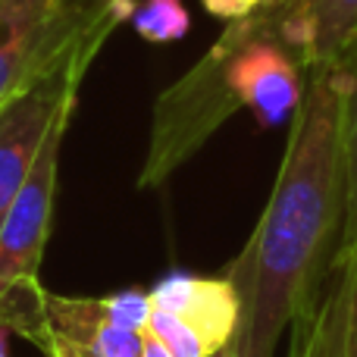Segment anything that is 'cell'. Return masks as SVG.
<instances>
[{
	"mask_svg": "<svg viewBox=\"0 0 357 357\" xmlns=\"http://www.w3.org/2000/svg\"><path fill=\"white\" fill-rule=\"evenodd\" d=\"M345 220L342 75L335 63L304 69V94L289 126L279 176L245 248L226 273L241 298L232 345L273 357L335 257Z\"/></svg>",
	"mask_w": 357,
	"mask_h": 357,
	"instance_id": "6da1fadb",
	"label": "cell"
},
{
	"mask_svg": "<svg viewBox=\"0 0 357 357\" xmlns=\"http://www.w3.org/2000/svg\"><path fill=\"white\" fill-rule=\"evenodd\" d=\"M151 310V291L142 289L104 298H69L41 289L6 329L47 357H142Z\"/></svg>",
	"mask_w": 357,
	"mask_h": 357,
	"instance_id": "7a4b0ae2",
	"label": "cell"
},
{
	"mask_svg": "<svg viewBox=\"0 0 357 357\" xmlns=\"http://www.w3.org/2000/svg\"><path fill=\"white\" fill-rule=\"evenodd\" d=\"M129 13L132 0H110L91 16L66 0H0V113Z\"/></svg>",
	"mask_w": 357,
	"mask_h": 357,
	"instance_id": "3957f363",
	"label": "cell"
},
{
	"mask_svg": "<svg viewBox=\"0 0 357 357\" xmlns=\"http://www.w3.org/2000/svg\"><path fill=\"white\" fill-rule=\"evenodd\" d=\"M75 104L56 116L35 167L25 185L13 197L3 222H0V323L29 307L38 298L41 285V257L54 220L56 176H60V148L66 138Z\"/></svg>",
	"mask_w": 357,
	"mask_h": 357,
	"instance_id": "277c9868",
	"label": "cell"
},
{
	"mask_svg": "<svg viewBox=\"0 0 357 357\" xmlns=\"http://www.w3.org/2000/svg\"><path fill=\"white\" fill-rule=\"evenodd\" d=\"M148 333L176 357H213L232 345L241 323V298L226 273H173L151 289Z\"/></svg>",
	"mask_w": 357,
	"mask_h": 357,
	"instance_id": "5b68a950",
	"label": "cell"
},
{
	"mask_svg": "<svg viewBox=\"0 0 357 357\" xmlns=\"http://www.w3.org/2000/svg\"><path fill=\"white\" fill-rule=\"evenodd\" d=\"M289 357H357V260L335 254L289 326Z\"/></svg>",
	"mask_w": 357,
	"mask_h": 357,
	"instance_id": "8992f818",
	"label": "cell"
},
{
	"mask_svg": "<svg viewBox=\"0 0 357 357\" xmlns=\"http://www.w3.org/2000/svg\"><path fill=\"white\" fill-rule=\"evenodd\" d=\"M282 38L304 69L335 63L357 35V0H273Z\"/></svg>",
	"mask_w": 357,
	"mask_h": 357,
	"instance_id": "52a82bcc",
	"label": "cell"
},
{
	"mask_svg": "<svg viewBox=\"0 0 357 357\" xmlns=\"http://www.w3.org/2000/svg\"><path fill=\"white\" fill-rule=\"evenodd\" d=\"M342 75V148H345V220L339 235V257L357 260V35L335 60Z\"/></svg>",
	"mask_w": 357,
	"mask_h": 357,
	"instance_id": "ba28073f",
	"label": "cell"
},
{
	"mask_svg": "<svg viewBox=\"0 0 357 357\" xmlns=\"http://www.w3.org/2000/svg\"><path fill=\"white\" fill-rule=\"evenodd\" d=\"M132 25L151 44H173L188 35L191 16L182 0H144L132 10Z\"/></svg>",
	"mask_w": 357,
	"mask_h": 357,
	"instance_id": "9c48e42d",
	"label": "cell"
},
{
	"mask_svg": "<svg viewBox=\"0 0 357 357\" xmlns=\"http://www.w3.org/2000/svg\"><path fill=\"white\" fill-rule=\"evenodd\" d=\"M204 10L213 13V16L220 19H241V16H251L254 10H260V6L266 3V0H201Z\"/></svg>",
	"mask_w": 357,
	"mask_h": 357,
	"instance_id": "30bf717a",
	"label": "cell"
},
{
	"mask_svg": "<svg viewBox=\"0 0 357 357\" xmlns=\"http://www.w3.org/2000/svg\"><path fill=\"white\" fill-rule=\"evenodd\" d=\"M142 357H176L173 351H169L167 345H163L160 339H154V335H144V351H142Z\"/></svg>",
	"mask_w": 357,
	"mask_h": 357,
	"instance_id": "8fae6325",
	"label": "cell"
},
{
	"mask_svg": "<svg viewBox=\"0 0 357 357\" xmlns=\"http://www.w3.org/2000/svg\"><path fill=\"white\" fill-rule=\"evenodd\" d=\"M6 333H10V329L0 323V357H10V351H6Z\"/></svg>",
	"mask_w": 357,
	"mask_h": 357,
	"instance_id": "7c38bea8",
	"label": "cell"
},
{
	"mask_svg": "<svg viewBox=\"0 0 357 357\" xmlns=\"http://www.w3.org/2000/svg\"><path fill=\"white\" fill-rule=\"evenodd\" d=\"M213 357H241V354H238V348H235V345H226L222 351H216Z\"/></svg>",
	"mask_w": 357,
	"mask_h": 357,
	"instance_id": "4fadbf2b",
	"label": "cell"
}]
</instances>
